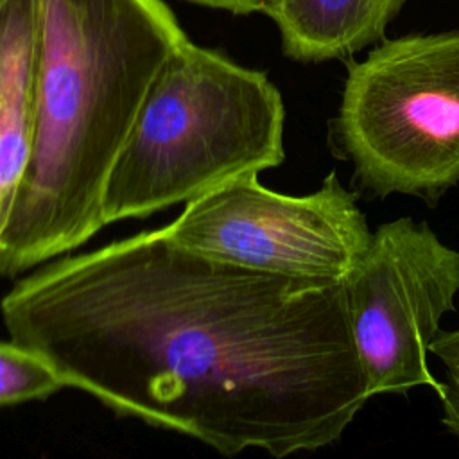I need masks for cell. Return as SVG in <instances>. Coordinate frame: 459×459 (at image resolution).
<instances>
[{"instance_id": "1", "label": "cell", "mask_w": 459, "mask_h": 459, "mask_svg": "<svg viewBox=\"0 0 459 459\" xmlns=\"http://www.w3.org/2000/svg\"><path fill=\"white\" fill-rule=\"evenodd\" d=\"M0 312L66 387L228 457L330 446L371 398L344 281L231 264L161 228L48 264Z\"/></svg>"}, {"instance_id": "2", "label": "cell", "mask_w": 459, "mask_h": 459, "mask_svg": "<svg viewBox=\"0 0 459 459\" xmlns=\"http://www.w3.org/2000/svg\"><path fill=\"white\" fill-rule=\"evenodd\" d=\"M186 39L161 0H36V129L0 235L14 276L88 242L147 91Z\"/></svg>"}, {"instance_id": "3", "label": "cell", "mask_w": 459, "mask_h": 459, "mask_svg": "<svg viewBox=\"0 0 459 459\" xmlns=\"http://www.w3.org/2000/svg\"><path fill=\"white\" fill-rule=\"evenodd\" d=\"M285 108L258 70L185 39L152 81L102 195L106 224L143 219L278 167Z\"/></svg>"}, {"instance_id": "4", "label": "cell", "mask_w": 459, "mask_h": 459, "mask_svg": "<svg viewBox=\"0 0 459 459\" xmlns=\"http://www.w3.org/2000/svg\"><path fill=\"white\" fill-rule=\"evenodd\" d=\"M330 126L362 190L437 201L459 183V29L384 39L348 63Z\"/></svg>"}, {"instance_id": "5", "label": "cell", "mask_w": 459, "mask_h": 459, "mask_svg": "<svg viewBox=\"0 0 459 459\" xmlns=\"http://www.w3.org/2000/svg\"><path fill=\"white\" fill-rule=\"evenodd\" d=\"M161 231L179 246L244 267L344 281L371 240L357 195L330 172L307 195L269 190L258 174L185 203Z\"/></svg>"}, {"instance_id": "6", "label": "cell", "mask_w": 459, "mask_h": 459, "mask_svg": "<svg viewBox=\"0 0 459 459\" xmlns=\"http://www.w3.org/2000/svg\"><path fill=\"white\" fill-rule=\"evenodd\" d=\"M351 339L369 394H407L445 384L429 368L441 319L455 310L459 251L427 222L400 217L380 224L344 280Z\"/></svg>"}, {"instance_id": "7", "label": "cell", "mask_w": 459, "mask_h": 459, "mask_svg": "<svg viewBox=\"0 0 459 459\" xmlns=\"http://www.w3.org/2000/svg\"><path fill=\"white\" fill-rule=\"evenodd\" d=\"M36 0L0 2V235L36 129Z\"/></svg>"}, {"instance_id": "8", "label": "cell", "mask_w": 459, "mask_h": 459, "mask_svg": "<svg viewBox=\"0 0 459 459\" xmlns=\"http://www.w3.org/2000/svg\"><path fill=\"white\" fill-rule=\"evenodd\" d=\"M407 0H267L285 56L301 63L348 57L382 39Z\"/></svg>"}, {"instance_id": "9", "label": "cell", "mask_w": 459, "mask_h": 459, "mask_svg": "<svg viewBox=\"0 0 459 459\" xmlns=\"http://www.w3.org/2000/svg\"><path fill=\"white\" fill-rule=\"evenodd\" d=\"M66 387L61 375L34 350L0 342V407L43 400Z\"/></svg>"}, {"instance_id": "10", "label": "cell", "mask_w": 459, "mask_h": 459, "mask_svg": "<svg viewBox=\"0 0 459 459\" xmlns=\"http://www.w3.org/2000/svg\"><path fill=\"white\" fill-rule=\"evenodd\" d=\"M430 353L443 364L446 382L439 396L443 427L459 439V328L441 330L430 344Z\"/></svg>"}, {"instance_id": "11", "label": "cell", "mask_w": 459, "mask_h": 459, "mask_svg": "<svg viewBox=\"0 0 459 459\" xmlns=\"http://www.w3.org/2000/svg\"><path fill=\"white\" fill-rule=\"evenodd\" d=\"M204 7L224 9L235 14H249L256 11H264L267 0H188Z\"/></svg>"}, {"instance_id": "12", "label": "cell", "mask_w": 459, "mask_h": 459, "mask_svg": "<svg viewBox=\"0 0 459 459\" xmlns=\"http://www.w3.org/2000/svg\"><path fill=\"white\" fill-rule=\"evenodd\" d=\"M0 2H2V0H0Z\"/></svg>"}]
</instances>
